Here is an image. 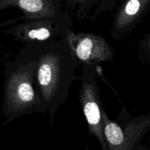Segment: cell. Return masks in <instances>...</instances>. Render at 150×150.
Here are the masks:
<instances>
[{
  "instance_id": "cell-10",
  "label": "cell",
  "mask_w": 150,
  "mask_h": 150,
  "mask_svg": "<svg viewBox=\"0 0 150 150\" xmlns=\"http://www.w3.org/2000/svg\"><path fill=\"white\" fill-rule=\"evenodd\" d=\"M119 1L120 0H100L94 13L89 17L90 20L94 21L100 15L106 12L111 11L117 6Z\"/></svg>"
},
{
  "instance_id": "cell-8",
  "label": "cell",
  "mask_w": 150,
  "mask_h": 150,
  "mask_svg": "<svg viewBox=\"0 0 150 150\" xmlns=\"http://www.w3.org/2000/svg\"><path fill=\"white\" fill-rule=\"evenodd\" d=\"M103 132L108 150H120L125 144V129L110 120L105 111L103 114Z\"/></svg>"
},
{
  "instance_id": "cell-1",
  "label": "cell",
  "mask_w": 150,
  "mask_h": 150,
  "mask_svg": "<svg viewBox=\"0 0 150 150\" xmlns=\"http://www.w3.org/2000/svg\"><path fill=\"white\" fill-rule=\"evenodd\" d=\"M35 83L50 122L65 103L81 64L64 38L36 44Z\"/></svg>"
},
{
  "instance_id": "cell-6",
  "label": "cell",
  "mask_w": 150,
  "mask_h": 150,
  "mask_svg": "<svg viewBox=\"0 0 150 150\" xmlns=\"http://www.w3.org/2000/svg\"><path fill=\"white\" fill-rule=\"evenodd\" d=\"M149 10L150 0H124L111 23V38L115 40L126 38L139 24Z\"/></svg>"
},
{
  "instance_id": "cell-11",
  "label": "cell",
  "mask_w": 150,
  "mask_h": 150,
  "mask_svg": "<svg viewBox=\"0 0 150 150\" xmlns=\"http://www.w3.org/2000/svg\"><path fill=\"white\" fill-rule=\"evenodd\" d=\"M139 47L142 56L150 64V33L142 40Z\"/></svg>"
},
{
  "instance_id": "cell-7",
  "label": "cell",
  "mask_w": 150,
  "mask_h": 150,
  "mask_svg": "<svg viewBox=\"0 0 150 150\" xmlns=\"http://www.w3.org/2000/svg\"><path fill=\"white\" fill-rule=\"evenodd\" d=\"M64 0H0V11L17 7L23 13L20 18L11 22L31 20L41 18H53L68 14L63 10Z\"/></svg>"
},
{
  "instance_id": "cell-4",
  "label": "cell",
  "mask_w": 150,
  "mask_h": 150,
  "mask_svg": "<svg viewBox=\"0 0 150 150\" xmlns=\"http://www.w3.org/2000/svg\"><path fill=\"white\" fill-rule=\"evenodd\" d=\"M79 100L90 134L98 139L103 150H108L103 132V108L97 83L95 65L82 64V75Z\"/></svg>"
},
{
  "instance_id": "cell-9",
  "label": "cell",
  "mask_w": 150,
  "mask_h": 150,
  "mask_svg": "<svg viewBox=\"0 0 150 150\" xmlns=\"http://www.w3.org/2000/svg\"><path fill=\"white\" fill-rule=\"evenodd\" d=\"M100 0H64V4L78 20L90 17L92 10L98 7Z\"/></svg>"
},
{
  "instance_id": "cell-5",
  "label": "cell",
  "mask_w": 150,
  "mask_h": 150,
  "mask_svg": "<svg viewBox=\"0 0 150 150\" xmlns=\"http://www.w3.org/2000/svg\"><path fill=\"white\" fill-rule=\"evenodd\" d=\"M81 64L113 62L114 49L102 36L91 32H75L70 28L62 37Z\"/></svg>"
},
{
  "instance_id": "cell-2",
  "label": "cell",
  "mask_w": 150,
  "mask_h": 150,
  "mask_svg": "<svg viewBox=\"0 0 150 150\" xmlns=\"http://www.w3.org/2000/svg\"><path fill=\"white\" fill-rule=\"evenodd\" d=\"M36 45H25L6 63L1 113L5 123L34 113L46 114L35 83Z\"/></svg>"
},
{
  "instance_id": "cell-3",
  "label": "cell",
  "mask_w": 150,
  "mask_h": 150,
  "mask_svg": "<svg viewBox=\"0 0 150 150\" xmlns=\"http://www.w3.org/2000/svg\"><path fill=\"white\" fill-rule=\"evenodd\" d=\"M70 14L53 18H41L11 22L2 24L7 26L4 33L25 45H36L62 38L66 31L73 26Z\"/></svg>"
}]
</instances>
